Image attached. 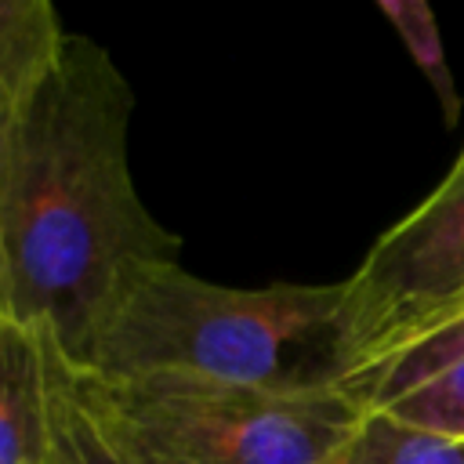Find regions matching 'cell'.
Returning <instances> with one entry per match:
<instances>
[{
	"instance_id": "cell-11",
	"label": "cell",
	"mask_w": 464,
	"mask_h": 464,
	"mask_svg": "<svg viewBox=\"0 0 464 464\" xmlns=\"http://www.w3.org/2000/svg\"><path fill=\"white\" fill-rule=\"evenodd\" d=\"M4 120H7V112H0V160H4Z\"/></svg>"
},
{
	"instance_id": "cell-8",
	"label": "cell",
	"mask_w": 464,
	"mask_h": 464,
	"mask_svg": "<svg viewBox=\"0 0 464 464\" xmlns=\"http://www.w3.org/2000/svg\"><path fill=\"white\" fill-rule=\"evenodd\" d=\"M47 348V373H51V431H54V464H130L102 420L83 402L69 362L62 352L44 341Z\"/></svg>"
},
{
	"instance_id": "cell-1",
	"label": "cell",
	"mask_w": 464,
	"mask_h": 464,
	"mask_svg": "<svg viewBox=\"0 0 464 464\" xmlns=\"http://www.w3.org/2000/svg\"><path fill=\"white\" fill-rule=\"evenodd\" d=\"M134 91L112 54L65 33L54 62L4 120L0 312L80 366L116 283L178 261L130 174Z\"/></svg>"
},
{
	"instance_id": "cell-9",
	"label": "cell",
	"mask_w": 464,
	"mask_h": 464,
	"mask_svg": "<svg viewBox=\"0 0 464 464\" xmlns=\"http://www.w3.org/2000/svg\"><path fill=\"white\" fill-rule=\"evenodd\" d=\"M341 464H464V439L362 410Z\"/></svg>"
},
{
	"instance_id": "cell-2",
	"label": "cell",
	"mask_w": 464,
	"mask_h": 464,
	"mask_svg": "<svg viewBox=\"0 0 464 464\" xmlns=\"http://www.w3.org/2000/svg\"><path fill=\"white\" fill-rule=\"evenodd\" d=\"M341 283L221 286L181 261L130 268L102 308L83 373L196 377L265 392H341Z\"/></svg>"
},
{
	"instance_id": "cell-5",
	"label": "cell",
	"mask_w": 464,
	"mask_h": 464,
	"mask_svg": "<svg viewBox=\"0 0 464 464\" xmlns=\"http://www.w3.org/2000/svg\"><path fill=\"white\" fill-rule=\"evenodd\" d=\"M359 410L464 439V323L413 344L348 395Z\"/></svg>"
},
{
	"instance_id": "cell-10",
	"label": "cell",
	"mask_w": 464,
	"mask_h": 464,
	"mask_svg": "<svg viewBox=\"0 0 464 464\" xmlns=\"http://www.w3.org/2000/svg\"><path fill=\"white\" fill-rule=\"evenodd\" d=\"M377 7L392 22V29L399 33V40L406 44V51H410L413 65L420 69V76L431 83V91L439 98V109H442V120L446 123H457L460 98H457V87H453L450 62L442 54V40H439V25H435L431 7L424 0H381Z\"/></svg>"
},
{
	"instance_id": "cell-7",
	"label": "cell",
	"mask_w": 464,
	"mask_h": 464,
	"mask_svg": "<svg viewBox=\"0 0 464 464\" xmlns=\"http://www.w3.org/2000/svg\"><path fill=\"white\" fill-rule=\"evenodd\" d=\"M65 33L47 0H0V112H11L33 91Z\"/></svg>"
},
{
	"instance_id": "cell-4",
	"label": "cell",
	"mask_w": 464,
	"mask_h": 464,
	"mask_svg": "<svg viewBox=\"0 0 464 464\" xmlns=\"http://www.w3.org/2000/svg\"><path fill=\"white\" fill-rule=\"evenodd\" d=\"M464 323V152L344 279V395L413 344Z\"/></svg>"
},
{
	"instance_id": "cell-6",
	"label": "cell",
	"mask_w": 464,
	"mask_h": 464,
	"mask_svg": "<svg viewBox=\"0 0 464 464\" xmlns=\"http://www.w3.org/2000/svg\"><path fill=\"white\" fill-rule=\"evenodd\" d=\"M0 464H54L44 337L0 312Z\"/></svg>"
},
{
	"instance_id": "cell-3",
	"label": "cell",
	"mask_w": 464,
	"mask_h": 464,
	"mask_svg": "<svg viewBox=\"0 0 464 464\" xmlns=\"http://www.w3.org/2000/svg\"><path fill=\"white\" fill-rule=\"evenodd\" d=\"M72 381L130 464H341L362 420L344 392L294 395L83 370Z\"/></svg>"
}]
</instances>
